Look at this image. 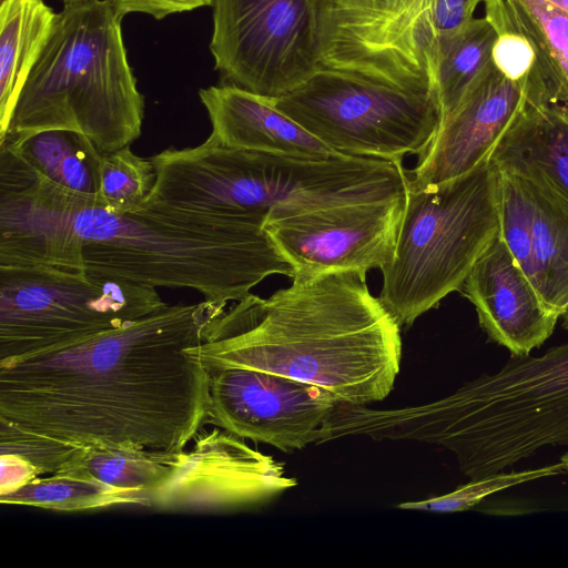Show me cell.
<instances>
[{
  "mask_svg": "<svg viewBox=\"0 0 568 568\" xmlns=\"http://www.w3.org/2000/svg\"><path fill=\"white\" fill-rule=\"evenodd\" d=\"M226 303L166 305L0 367V420L72 447L178 453L209 419L199 346Z\"/></svg>",
  "mask_w": 568,
  "mask_h": 568,
  "instance_id": "obj_1",
  "label": "cell"
},
{
  "mask_svg": "<svg viewBox=\"0 0 568 568\" xmlns=\"http://www.w3.org/2000/svg\"><path fill=\"white\" fill-rule=\"evenodd\" d=\"M0 265L85 270L226 304L295 274L262 225L150 202L115 214L16 155L0 164Z\"/></svg>",
  "mask_w": 568,
  "mask_h": 568,
  "instance_id": "obj_2",
  "label": "cell"
},
{
  "mask_svg": "<svg viewBox=\"0 0 568 568\" xmlns=\"http://www.w3.org/2000/svg\"><path fill=\"white\" fill-rule=\"evenodd\" d=\"M400 326L374 296L366 273L306 274L262 298L250 293L205 328L199 346L207 373L242 367L323 387L368 405L394 387Z\"/></svg>",
  "mask_w": 568,
  "mask_h": 568,
  "instance_id": "obj_3",
  "label": "cell"
},
{
  "mask_svg": "<svg viewBox=\"0 0 568 568\" xmlns=\"http://www.w3.org/2000/svg\"><path fill=\"white\" fill-rule=\"evenodd\" d=\"M151 160L156 171L144 202L248 221L267 220L352 203L404 196L402 163L335 153L307 160L226 148L205 140L169 148Z\"/></svg>",
  "mask_w": 568,
  "mask_h": 568,
  "instance_id": "obj_4",
  "label": "cell"
},
{
  "mask_svg": "<svg viewBox=\"0 0 568 568\" xmlns=\"http://www.w3.org/2000/svg\"><path fill=\"white\" fill-rule=\"evenodd\" d=\"M390 430L397 440L444 447L470 479L568 447V341L511 356L439 399L395 408Z\"/></svg>",
  "mask_w": 568,
  "mask_h": 568,
  "instance_id": "obj_5",
  "label": "cell"
},
{
  "mask_svg": "<svg viewBox=\"0 0 568 568\" xmlns=\"http://www.w3.org/2000/svg\"><path fill=\"white\" fill-rule=\"evenodd\" d=\"M121 21L106 0L64 3L0 142L72 130L104 155L135 141L144 98L128 61Z\"/></svg>",
  "mask_w": 568,
  "mask_h": 568,
  "instance_id": "obj_6",
  "label": "cell"
},
{
  "mask_svg": "<svg viewBox=\"0 0 568 568\" xmlns=\"http://www.w3.org/2000/svg\"><path fill=\"white\" fill-rule=\"evenodd\" d=\"M499 234V178L491 161L439 184L406 186L396 247L381 270L378 298L399 326H410L460 291Z\"/></svg>",
  "mask_w": 568,
  "mask_h": 568,
  "instance_id": "obj_7",
  "label": "cell"
},
{
  "mask_svg": "<svg viewBox=\"0 0 568 568\" xmlns=\"http://www.w3.org/2000/svg\"><path fill=\"white\" fill-rule=\"evenodd\" d=\"M168 304L155 287L50 265H0V367L69 348Z\"/></svg>",
  "mask_w": 568,
  "mask_h": 568,
  "instance_id": "obj_8",
  "label": "cell"
},
{
  "mask_svg": "<svg viewBox=\"0 0 568 568\" xmlns=\"http://www.w3.org/2000/svg\"><path fill=\"white\" fill-rule=\"evenodd\" d=\"M274 106L336 153L402 163L422 156L443 111L437 95L416 93L320 68Z\"/></svg>",
  "mask_w": 568,
  "mask_h": 568,
  "instance_id": "obj_9",
  "label": "cell"
},
{
  "mask_svg": "<svg viewBox=\"0 0 568 568\" xmlns=\"http://www.w3.org/2000/svg\"><path fill=\"white\" fill-rule=\"evenodd\" d=\"M439 1L326 0L321 68L438 98Z\"/></svg>",
  "mask_w": 568,
  "mask_h": 568,
  "instance_id": "obj_10",
  "label": "cell"
},
{
  "mask_svg": "<svg viewBox=\"0 0 568 568\" xmlns=\"http://www.w3.org/2000/svg\"><path fill=\"white\" fill-rule=\"evenodd\" d=\"M326 0H214L210 50L220 84L280 98L321 68Z\"/></svg>",
  "mask_w": 568,
  "mask_h": 568,
  "instance_id": "obj_11",
  "label": "cell"
},
{
  "mask_svg": "<svg viewBox=\"0 0 568 568\" xmlns=\"http://www.w3.org/2000/svg\"><path fill=\"white\" fill-rule=\"evenodd\" d=\"M171 473L146 493L150 507L173 513H224L270 501L297 481L284 465L215 427L202 428Z\"/></svg>",
  "mask_w": 568,
  "mask_h": 568,
  "instance_id": "obj_12",
  "label": "cell"
},
{
  "mask_svg": "<svg viewBox=\"0 0 568 568\" xmlns=\"http://www.w3.org/2000/svg\"><path fill=\"white\" fill-rule=\"evenodd\" d=\"M209 419L285 453L316 444L338 399L314 384L242 367L209 373Z\"/></svg>",
  "mask_w": 568,
  "mask_h": 568,
  "instance_id": "obj_13",
  "label": "cell"
},
{
  "mask_svg": "<svg viewBox=\"0 0 568 568\" xmlns=\"http://www.w3.org/2000/svg\"><path fill=\"white\" fill-rule=\"evenodd\" d=\"M405 195L267 220L264 230L295 273L382 270L394 256Z\"/></svg>",
  "mask_w": 568,
  "mask_h": 568,
  "instance_id": "obj_14",
  "label": "cell"
},
{
  "mask_svg": "<svg viewBox=\"0 0 568 568\" xmlns=\"http://www.w3.org/2000/svg\"><path fill=\"white\" fill-rule=\"evenodd\" d=\"M529 101L528 91L490 62L443 120L406 186L439 184L491 161L494 151Z\"/></svg>",
  "mask_w": 568,
  "mask_h": 568,
  "instance_id": "obj_15",
  "label": "cell"
},
{
  "mask_svg": "<svg viewBox=\"0 0 568 568\" xmlns=\"http://www.w3.org/2000/svg\"><path fill=\"white\" fill-rule=\"evenodd\" d=\"M489 339L513 356L530 355L552 334L560 314L549 307L500 237L479 257L462 288Z\"/></svg>",
  "mask_w": 568,
  "mask_h": 568,
  "instance_id": "obj_16",
  "label": "cell"
},
{
  "mask_svg": "<svg viewBox=\"0 0 568 568\" xmlns=\"http://www.w3.org/2000/svg\"><path fill=\"white\" fill-rule=\"evenodd\" d=\"M199 97L211 121V143L307 160L336 153L267 98L222 84L201 89Z\"/></svg>",
  "mask_w": 568,
  "mask_h": 568,
  "instance_id": "obj_17",
  "label": "cell"
},
{
  "mask_svg": "<svg viewBox=\"0 0 568 568\" xmlns=\"http://www.w3.org/2000/svg\"><path fill=\"white\" fill-rule=\"evenodd\" d=\"M491 162L544 181L568 201V102H530L493 153Z\"/></svg>",
  "mask_w": 568,
  "mask_h": 568,
  "instance_id": "obj_18",
  "label": "cell"
},
{
  "mask_svg": "<svg viewBox=\"0 0 568 568\" xmlns=\"http://www.w3.org/2000/svg\"><path fill=\"white\" fill-rule=\"evenodd\" d=\"M57 13L43 0H1L0 138L52 31Z\"/></svg>",
  "mask_w": 568,
  "mask_h": 568,
  "instance_id": "obj_19",
  "label": "cell"
},
{
  "mask_svg": "<svg viewBox=\"0 0 568 568\" xmlns=\"http://www.w3.org/2000/svg\"><path fill=\"white\" fill-rule=\"evenodd\" d=\"M518 176L530 210L539 293L561 317L568 304V201L541 180Z\"/></svg>",
  "mask_w": 568,
  "mask_h": 568,
  "instance_id": "obj_20",
  "label": "cell"
},
{
  "mask_svg": "<svg viewBox=\"0 0 568 568\" xmlns=\"http://www.w3.org/2000/svg\"><path fill=\"white\" fill-rule=\"evenodd\" d=\"M39 174L67 190L97 195L102 154L84 134L44 130L13 142H0Z\"/></svg>",
  "mask_w": 568,
  "mask_h": 568,
  "instance_id": "obj_21",
  "label": "cell"
},
{
  "mask_svg": "<svg viewBox=\"0 0 568 568\" xmlns=\"http://www.w3.org/2000/svg\"><path fill=\"white\" fill-rule=\"evenodd\" d=\"M3 505L31 506L59 511H82L119 506L150 507L145 491L106 484L74 470L39 476L24 486L0 495Z\"/></svg>",
  "mask_w": 568,
  "mask_h": 568,
  "instance_id": "obj_22",
  "label": "cell"
},
{
  "mask_svg": "<svg viewBox=\"0 0 568 568\" xmlns=\"http://www.w3.org/2000/svg\"><path fill=\"white\" fill-rule=\"evenodd\" d=\"M532 43L550 102H568V14L546 0H505Z\"/></svg>",
  "mask_w": 568,
  "mask_h": 568,
  "instance_id": "obj_23",
  "label": "cell"
},
{
  "mask_svg": "<svg viewBox=\"0 0 568 568\" xmlns=\"http://www.w3.org/2000/svg\"><path fill=\"white\" fill-rule=\"evenodd\" d=\"M495 40L496 31L485 17L442 38L437 84L443 120L490 64Z\"/></svg>",
  "mask_w": 568,
  "mask_h": 568,
  "instance_id": "obj_24",
  "label": "cell"
},
{
  "mask_svg": "<svg viewBox=\"0 0 568 568\" xmlns=\"http://www.w3.org/2000/svg\"><path fill=\"white\" fill-rule=\"evenodd\" d=\"M179 455L180 452L79 447L59 471H81L112 486L148 493L171 473Z\"/></svg>",
  "mask_w": 568,
  "mask_h": 568,
  "instance_id": "obj_25",
  "label": "cell"
},
{
  "mask_svg": "<svg viewBox=\"0 0 568 568\" xmlns=\"http://www.w3.org/2000/svg\"><path fill=\"white\" fill-rule=\"evenodd\" d=\"M156 182L151 158L132 152L130 145L102 155L98 199L115 214L135 211L149 197Z\"/></svg>",
  "mask_w": 568,
  "mask_h": 568,
  "instance_id": "obj_26",
  "label": "cell"
},
{
  "mask_svg": "<svg viewBox=\"0 0 568 568\" xmlns=\"http://www.w3.org/2000/svg\"><path fill=\"white\" fill-rule=\"evenodd\" d=\"M500 237L539 293V273L534 252L531 216L521 180L498 168ZM540 294V293H539Z\"/></svg>",
  "mask_w": 568,
  "mask_h": 568,
  "instance_id": "obj_27",
  "label": "cell"
},
{
  "mask_svg": "<svg viewBox=\"0 0 568 568\" xmlns=\"http://www.w3.org/2000/svg\"><path fill=\"white\" fill-rule=\"evenodd\" d=\"M566 471L567 469L561 462L526 470H503L473 478L448 494L426 500L402 503L397 507L432 513L464 511L474 508L484 499L498 491L532 480L557 476Z\"/></svg>",
  "mask_w": 568,
  "mask_h": 568,
  "instance_id": "obj_28",
  "label": "cell"
},
{
  "mask_svg": "<svg viewBox=\"0 0 568 568\" xmlns=\"http://www.w3.org/2000/svg\"><path fill=\"white\" fill-rule=\"evenodd\" d=\"M72 447L0 420V454L17 455L30 463L40 476L62 469L77 453Z\"/></svg>",
  "mask_w": 568,
  "mask_h": 568,
  "instance_id": "obj_29",
  "label": "cell"
},
{
  "mask_svg": "<svg viewBox=\"0 0 568 568\" xmlns=\"http://www.w3.org/2000/svg\"><path fill=\"white\" fill-rule=\"evenodd\" d=\"M114 12L123 19L132 12H141L152 16L155 20L185 11H192L201 7L213 6L214 0H106Z\"/></svg>",
  "mask_w": 568,
  "mask_h": 568,
  "instance_id": "obj_30",
  "label": "cell"
},
{
  "mask_svg": "<svg viewBox=\"0 0 568 568\" xmlns=\"http://www.w3.org/2000/svg\"><path fill=\"white\" fill-rule=\"evenodd\" d=\"M0 495L11 493L40 476L30 463L17 455L0 454Z\"/></svg>",
  "mask_w": 568,
  "mask_h": 568,
  "instance_id": "obj_31",
  "label": "cell"
},
{
  "mask_svg": "<svg viewBox=\"0 0 568 568\" xmlns=\"http://www.w3.org/2000/svg\"><path fill=\"white\" fill-rule=\"evenodd\" d=\"M568 14V0H546Z\"/></svg>",
  "mask_w": 568,
  "mask_h": 568,
  "instance_id": "obj_32",
  "label": "cell"
},
{
  "mask_svg": "<svg viewBox=\"0 0 568 568\" xmlns=\"http://www.w3.org/2000/svg\"><path fill=\"white\" fill-rule=\"evenodd\" d=\"M560 318L562 320V323H561L562 327L565 329H568V304H567L565 312L562 313Z\"/></svg>",
  "mask_w": 568,
  "mask_h": 568,
  "instance_id": "obj_33",
  "label": "cell"
},
{
  "mask_svg": "<svg viewBox=\"0 0 568 568\" xmlns=\"http://www.w3.org/2000/svg\"><path fill=\"white\" fill-rule=\"evenodd\" d=\"M560 462L565 465L567 471H568V452L561 455Z\"/></svg>",
  "mask_w": 568,
  "mask_h": 568,
  "instance_id": "obj_34",
  "label": "cell"
},
{
  "mask_svg": "<svg viewBox=\"0 0 568 568\" xmlns=\"http://www.w3.org/2000/svg\"><path fill=\"white\" fill-rule=\"evenodd\" d=\"M64 3H71V2H77V1H83V0H62Z\"/></svg>",
  "mask_w": 568,
  "mask_h": 568,
  "instance_id": "obj_35",
  "label": "cell"
},
{
  "mask_svg": "<svg viewBox=\"0 0 568 568\" xmlns=\"http://www.w3.org/2000/svg\"><path fill=\"white\" fill-rule=\"evenodd\" d=\"M474 1H475V2H477V3L479 4V3H480V2H483L484 0H474Z\"/></svg>",
  "mask_w": 568,
  "mask_h": 568,
  "instance_id": "obj_36",
  "label": "cell"
}]
</instances>
